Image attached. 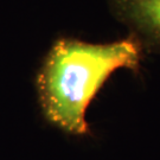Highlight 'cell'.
Here are the masks:
<instances>
[{
    "label": "cell",
    "mask_w": 160,
    "mask_h": 160,
    "mask_svg": "<svg viewBox=\"0 0 160 160\" xmlns=\"http://www.w3.org/2000/svg\"><path fill=\"white\" fill-rule=\"evenodd\" d=\"M143 50L132 37L107 44L59 38L46 53L36 76L43 116L67 134H90L86 115L109 76L126 68L138 71Z\"/></svg>",
    "instance_id": "1"
},
{
    "label": "cell",
    "mask_w": 160,
    "mask_h": 160,
    "mask_svg": "<svg viewBox=\"0 0 160 160\" xmlns=\"http://www.w3.org/2000/svg\"><path fill=\"white\" fill-rule=\"evenodd\" d=\"M112 16L143 52L160 55V0H107Z\"/></svg>",
    "instance_id": "2"
}]
</instances>
